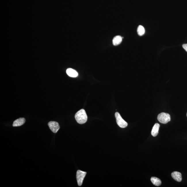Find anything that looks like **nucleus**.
<instances>
[{"mask_svg": "<svg viewBox=\"0 0 187 187\" xmlns=\"http://www.w3.org/2000/svg\"><path fill=\"white\" fill-rule=\"evenodd\" d=\"M75 118L78 123L83 124L87 120V116L85 110L82 109L78 111L75 115Z\"/></svg>", "mask_w": 187, "mask_h": 187, "instance_id": "nucleus-1", "label": "nucleus"}, {"mask_svg": "<svg viewBox=\"0 0 187 187\" xmlns=\"http://www.w3.org/2000/svg\"><path fill=\"white\" fill-rule=\"evenodd\" d=\"M157 119L161 123L166 124L170 121L171 117L169 114L163 112L158 115Z\"/></svg>", "mask_w": 187, "mask_h": 187, "instance_id": "nucleus-2", "label": "nucleus"}, {"mask_svg": "<svg viewBox=\"0 0 187 187\" xmlns=\"http://www.w3.org/2000/svg\"><path fill=\"white\" fill-rule=\"evenodd\" d=\"M115 115L117 123L119 127L121 128H125L127 126L128 124L122 119L119 113L118 112H117L115 113Z\"/></svg>", "mask_w": 187, "mask_h": 187, "instance_id": "nucleus-3", "label": "nucleus"}, {"mask_svg": "<svg viewBox=\"0 0 187 187\" xmlns=\"http://www.w3.org/2000/svg\"><path fill=\"white\" fill-rule=\"evenodd\" d=\"M87 173L81 170H78L76 173V178L78 185L81 186L82 185L83 180H84L85 176H86Z\"/></svg>", "mask_w": 187, "mask_h": 187, "instance_id": "nucleus-4", "label": "nucleus"}, {"mask_svg": "<svg viewBox=\"0 0 187 187\" xmlns=\"http://www.w3.org/2000/svg\"><path fill=\"white\" fill-rule=\"evenodd\" d=\"M48 125L50 130L54 133H57L60 128L59 123L55 121L49 122Z\"/></svg>", "mask_w": 187, "mask_h": 187, "instance_id": "nucleus-5", "label": "nucleus"}, {"mask_svg": "<svg viewBox=\"0 0 187 187\" xmlns=\"http://www.w3.org/2000/svg\"><path fill=\"white\" fill-rule=\"evenodd\" d=\"M171 176L175 180L178 182H181L182 180V174L178 171H174L171 174Z\"/></svg>", "mask_w": 187, "mask_h": 187, "instance_id": "nucleus-6", "label": "nucleus"}, {"mask_svg": "<svg viewBox=\"0 0 187 187\" xmlns=\"http://www.w3.org/2000/svg\"><path fill=\"white\" fill-rule=\"evenodd\" d=\"M66 73L68 76L71 77H76L78 76L77 71L72 68H68L66 70Z\"/></svg>", "mask_w": 187, "mask_h": 187, "instance_id": "nucleus-7", "label": "nucleus"}, {"mask_svg": "<svg viewBox=\"0 0 187 187\" xmlns=\"http://www.w3.org/2000/svg\"><path fill=\"white\" fill-rule=\"evenodd\" d=\"M25 120L24 118H20L15 120L13 122V127H19L23 125L25 123Z\"/></svg>", "mask_w": 187, "mask_h": 187, "instance_id": "nucleus-8", "label": "nucleus"}, {"mask_svg": "<svg viewBox=\"0 0 187 187\" xmlns=\"http://www.w3.org/2000/svg\"><path fill=\"white\" fill-rule=\"evenodd\" d=\"M160 127L159 124V123H156L154 124L153 127L152 129L151 134L153 136L156 137L158 135L159 133V131Z\"/></svg>", "mask_w": 187, "mask_h": 187, "instance_id": "nucleus-9", "label": "nucleus"}, {"mask_svg": "<svg viewBox=\"0 0 187 187\" xmlns=\"http://www.w3.org/2000/svg\"><path fill=\"white\" fill-rule=\"evenodd\" d=\"M123 38V37H122L119 35L115 37L112 41L113 45L117 46L120 45L121 43Z\"/></svg>", "mask_w": 187, "mask_h": 187, "instance_id": "nucleus-10", "label": "nucleus"}, {"mask_svg": "<svg viewBox=\"0 0 187 187\" xmlns=\"http://www.w3.org/2000/svg\"><path fill=\"white\" fill-rule=\"evenodd\" d=\"M150 180L153 184L156 186H160L161 184V181L159 178L152 177L151 178Z\"/></svg>", "mask_w": 187, "mask_h": 187, "instance_id": "nucleus-11", "label": "nucleus"}, {"mask_svg": "<svg viewBox=\"0 0 187 187\" xmlns=\"http://www.w3.org/2000/svg\"><path fill=\"white\" fill-rule=\"evenodd\" d=\"M137 31L139 35L142 36L145 33V29L143 26L139 25L137 28Z\"/></svg>", "mask_w": 187, "mask_h": 187, "instance_id": "nucleus-12", "label": "nucleus"}, {"mask_svg": "<svg viewBox=\"0 0 187 187\" xmlns=\"http://www.w3.org/2000/svg\"><path fill=\"white\" fill-rule=\"evenodd\" d=\"M183 48L187 52V44H184L182 45Z\"/></svg>", "mask_w": 187, "mask_h": 187, "instance_id": "nucleus-13", "label": "nucleus"}, {"mask_svg": "<svg viewBox=\"0 0 187 187\" xmlns=\"http://www.w3.org/2000/svg\"></svg>", "mask_w": 187, "mask_h": 187, "instance_id": "nucleus-14", "label": "nucleus"}]
</instances>
